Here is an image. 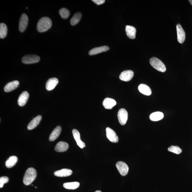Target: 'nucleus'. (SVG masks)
<instances>
[{"mask_svg":"<svg viewBox=\"0 0 192 192\" xmlns=\"http://www.w3.org/2000/svg\"><path fill=\"white\" fill-rule=\"evenodd\" d=\"M18 158L16 156H11L6 161L5 165L7 168H11L14 167L17 162Z\"/></svg>","mask_w":192,"mask_h":192,"instance_id":"b1692460","label":"nucleus"},{"mask_svg":"<svg viewBox=\"0 0 192 192\" xmlns=\"http://www.w3.org/2000/svg\"><path fill=\"white\" fill-rule=\"evenodd\" d=\"M106 131L107 137L110 141L115 143L118 142L119 138L116 132L113 130L111 128L107 127Z\"/></svg>","mask_w":192,"mask_h":192,"instance_id":"6e6552de","label":"nucleus"},{"mask_svg":"<svg viewBox=\"0 0 192 192\" xmlns=\"http://www.w3.org/2000/svg\"><path fill=\"white\" fill-rule=\"evenodd\" d=\"M72 170L68 169H63L56 171L54 174L55 176L59 177H67L70 176L72 174Z\"/></svg>","mask_w":192,"mask_h":192,"instance_id":"4468645a","label":"nucleus"},{"mask_svg":"<svg viewBox=\"0 0 192 192\" xmlns=\"http://www.w3.org/2000/svg\"><path fill=\"white\" fill-rule=\"evenodd\" d=\"M7 27L3 23L0 24V38L3 39L6 36L7 34Z\"/></svg>","mask_w":192,"mask_h":192,"instance_id":"bb28decb","label":"nucleus"},{"mask_svg":"<svg viewBox=\"0 0 192 192\" xmlns=\"http://www.w3.org/2000/svg\"><path fill=\"white\" fill-rule=\"evenodd\" d=\"M36 176V171L34 168H28L26 171L23 178V183L26 186H29L35 179Z\"/></svg>","mask_w":192,"mask_h":192,"instance_id":"f03ea898","label":"nucleus"},{"mask_svg":"<svg viewBox=\"0 0 192 192\" xmlns=\"http://www.w3.org/2000/svg\"><path fill=\"white\" fill-rule=\"evenodd\" d=\"M116 167L120 174L125 176L128 174L129 168L126 164L123 161H119L116 164Z\"/></svg>","mask_w":192,"mask_h":192,"instance_id":"39448f33","label":"nucleus"},{"mask_svg":"<svg viewBox=\"0 0 192 192\" xmlns=\"http://www.w3.org/2000/svg\"><path fill=\"white\" fill-rule=\"evenodd\" d=\"M69 148V144L67 143L60 141L56 144L55 149L56 151L59 152H63L66 151Z\"/></svg>","mask_w":192,"mask_h":192,"instance_id":"aec40b11","label":"nucleus"},{"mask_svg":"<svg viewBox=\"0 0 192 192\" xmlns=\"http://www.w3.org/2000/svg\"><path fill=\"white\" fill-rule=\"evenodd\" d=\"M176 27L177 41L180 44L183 43L186 39V33L180 24H177Z\"/></svg>","mask_w":192,"mask_h":192,"instance_id":"1a4fd4ad","label":"nucleus"},{"mask_svg":"<svg viewBox=\"0 0 192 192\" xmlns=\"http://www.w3.org/2000/svg\"><path fill=\"white\" fill-rule=\"evenodd\" d=\"M61 132V127L60 126H57L51 133L49 137V140L51 142L54 141L59 137Z\"/></svg>","mask_w":192,"mask_h":192,"instance_id":"412c9836","label":"nucleus"},{"mask_svg":"<svg viewBox=\"0 0 192 192\" xmlns=\"http://www.w3.org/2000/svg\"><path fill=\"white\" fill-rule=\"evenodd\" d=\"M139 92L144 95L149 96L152 94L151 89L146 84H141L138 87Z\"/></svg>","mask_w":192,"mask_h":192,"instance_id":"4be33fe9","label":"nucleus"},{"mask_svg":"<svg viewBox=\"0 0 192 192\" xmlns=\"http://www.w3.org/2000/svg\"><path fill=\"white\" fill-rule=\"evenodd\" d=\"M95 192H102V191L100 190H97V191H96Z\"/></svg>","mask_w":192,"mask_h":192,"instance_id":"473e14b6","label":"nucleus"},{"mask_svg":"<svg viewBox=\"0 0 192 192\" xmlns=\"http://www.w3.org/2000/svg\"><path fill=\"white\" fill-rule=\"evenodd\" d=\"M168 150L169 151L177 154L181 153L182 152V149L177 146H171L169 147Z\"/></svg>","mask_w":192,"mask_h":192,"instance_id":"c85d7f7f","label":"nucleus"},{"mask_svg":"<svg viewBox=\"0 0 192 192\" xmlns=\"http://www.w3.org/2000/svg\"><path fill=\"white\" fill-rule=\"evenodd\" d=\"M189 2L190 3L191 5L192 6V0H189Z\"/></svg>","mask_w":192,"mask_h":192,"instance_id":"2f4dec72","label":"nucleus"},{"mask_svg":"<svg viewBox=\"0 0 192 192\" xmlns=\"http://www.w3.org/2000/svg\"><path fill=\"white\" fill-rule=\"evenodd\" d=\"M125 31L129 38L132 39L135 38L136 30L135 27L127 25L126 27Z\"/></svg>","mask_w":192,"mask_h":192,"instance_id":"f3484780","label":"nucleus"},{"mask_svg":"<svg viewBox=\"0 0 192 192\" xmlns=\"http://www.w3.org/2000/svg\"><path fill=\"white\" fill-rule=\"evenodd\" d=\"M9 180L8 177L5 176L1 177L0 178V188H3L4 184L8 183Z\"/></svg>","mask_w":192,"mask_h":192,"instance_id":"c756f323","label":"nucleus"},{"mask_svg":"<svg viewBox=\"0 0 192 192\" xmlns=\"http://www.w3.org/2000/svg\"><path fill=\"white\" fill-rule=\"evenodd\" d=\"M109 47L104 46L94 48L89 51V54L92 56L98 54L102 52H106L109 50Z\"/></svg>","mask_w":192,"mask_h":192,"instance_id":"ddd939ff","label":"nucleus"},{"mask_svg":"<svg viewBox=\"0 0 192 192\" xmlns=\"http://www.w3.org/2000/svg\"><path fill=\"white\" fill-rule=\"evenodd\" d=\"M163 114L161 112H153L149 116L150 120L153 121H157L162 119L164 118Z\"/></svg>","mask_w":192,"mask_h":192,"instance_id":"5701e85b","label":"nucleus"},{"mask_svg":"<svg viewBox=\"0 0 192 192\" xmlns=\"http://www.w3.org/2000/svg\"><path fill=\"white\" fill-rule=\"evenodd\" d=\"M128 114L125 109H121L118 111V116L119 123L121 125H125L128 119Z\"/></svg>","mask_w":192,"mask_h":192,"instance_id":"423d86ee","label":"nucleus"},{"mask_svg":"<svg viewBox=\"0 0 192 192\" xmlns=\"http://www.w3.org/2000/svg\"><path fill=\"white\" fill-rule=\"evenodd\" d=\"M29 94L27 91H24L19 96L18 101V104L20 106H23L27 103Z\"/></svg>","mask_w":192,"mask_h":192,"instance_id":"f8f14e48","label":"nucleus"},{"mask_svg":"<svg viewBox=\"0 0 192 192\" xmlns=\"http://www.w3.org/2000/svg\"><path fill=\"white\" fill-rule=\"evenodd\" d=\"M52 25V22L50 19L47 17H44L39 20L37 25V31L43 32L47 31Z\"/></svg>","mask_w":192,"mask_h":192,"instance_id":"f257e3e1","label":"nucleus"},{"mask_svg":"<svg viewBox=\"0 0 192 192\" xmlns=\"http://www.w3.org/2000/svg\"><path fill=\"white\" fill-rule=\"evenodd\" d=\"M151 66L158 71L165 72L166 71V68L163 63L158 58L153 57L151 58L149 61Z\"/></svg>","mask_w":192,"mask_h":192,"instance_id":"7ed1b4c3","label":"nucleus"},{"mask_svg":"<svg viewBox=\"0 0 192 192\" xmlns=\"http://www.w3.org/2000/svg\"><path fill=\"white\" fill-rule=\"evenodd\" d=\"M28 23V18L25 14H23L20 19L19 29L21 32H24L26 29Z\"/></svg>","mask_w":192,"mask_h":192,"instance_id":"0eeeda50","label":"nucleus"},{"mask_svg":"<svg viewBox=\"0 0 192 192\" xmlns=\"http://www.w3.org/2000/svg\"><path fill=\"white\" fill-rule=\"evenodd\" d=\"M19 81H15L10 82L6 84L4 86V90L6 92H11L15 90L19 85Z\"/></svg>","mask_w":192,"mask_h":192,"instance_id":"a211bd4d","label":"nucleus"},{"mask_svg":"<svg viewBox=\"0 0 192 192\" xmlns=\"http://www.w3.org/2000/svg\"><path fill=\"white\" fill-rule=\"evenodd\" d=\"M64 188L67 189L75 190L78 188L80 183L78 182H66L63 185Z\"/></svg>","mask_w":192,"mask_h":192,"instance_id":"393cba45","label":"nucleus"},{"mask_svg":"<svg viewBox=\"0 0 192 192\" xmlns=\"http://www.w3.org/2000/svg\"><path fill=\"white\" fill-rule=\"evenodd\" d=\"M81 16L82 15L80 12H77L75 14L70 20L71 25L74 26L78 24L81 19Z\"/></svg>","mask_w":192,"mask_h":192,"instance_id":"a878e982","label":"nucleus"},{"mask_svg":"<svg viewBox=\"0 0 192 192\" xmlns=\"http://www.w3.org/2000/svg\"><path fill=\"white\" fill-rule=\"evenodd\" d=\"M58 83V80L57 78H52L49 79L46 82V88L48 91L53 90Z\"/></svg>","mask_w":192,"mask_h":192,"instance_id":"dca6fc26","label":"nucleus"},{"mask_svg":"<svg viewBox=\"0 0 192 192\" xmlns=\"http://www.w3.org/2000/svg\"><path fill=\"white\" fill-rule=\"evenodd\" d=\"M92 1L98 5L102 4L105 2V0H92Z\"/></svg>","mask_w":192,"mask_h":192,"instance_id":"7c9ffc66","label":"nucleus"},{"mask_svg":"<svg viewBox=\"0 0 192 192\" xmlns=\"http://www.w3.org/2000/svg\"><path fill=\"white\" fill-rule=\"evenodd\" d=\"M40 57L39 56L35 55H28L23 56L22 58V62L24 64H34L39 62Z\"/></svg>","mask_w":192,"mask_h":192,"instance_id":"20e7f679","label":"nucleus"},{"mask_svg":"<svg viewBox=\"0 0 192 192\" xmlns=\"http://www.w3.org/2000/svg\"><path fill=\"white\" fill-rule=\"evenodd\" d=\"M72 133L78 146L82 149L85 147H86V144L84 142L81 141V139L80 133H79L78 131L74 129L72 130Z\"/></svg>","mask_w":192,"mask_h":192,"instance_id":"9b49d317","label":"nucleus"},{"mask_svg":"<svg viewBox=\"0 0 192 192\" xmlns=\"http://www.w3.org/2000/svg\"><path fill=\"white\" fill-rule=\"evenodd\" d=\"M116 104V101L112 98H105L103 102L102 105L107 109H111Z\"/></svg>","mask_w":192,"mask_h":192,"instance_id":"2eb2a0df","label":"nucleus"},{"mask_svg":"<svg viewBox=\"0 0 192 192\" xmlns=\"http://www.w3.org/2000/svg\"><path fill=\"white\" fill-rule=\"evenodd\" d=\"M134 76V72L131 70H126L122 72L119 76L120 80L128 81L131 79Z\"/></svg>","mask_w":192,"mask_h":192,"instance_id":"9d476101","label":"nucleus"},{"mask_svg":"<svg viewBox=\"0 0 192 192\" xmlns=\"http://www.w3.org/2000/svg\"><path fill=\"white\" fill-rule=\"evenodd\" d=\"M42 116L41 115L37 116L33 119L28 125V130H30L35 128L39 125Z\"/></svg>","mask_w":192,"mask_h":192,"instance_id":"6ab92c4d","label":"nucleus"},{"mask_svg":"<svg viewBox=\"0 0 192 192\" xmlns=\"http://www.w3.org/2000/svg\"><path fill=\"white\" fill-rule=\"evenodd\" d=\"M60 15L63 19H66L69 17L70 12L68 9L65 8H62L59 11Z\"/></svg>","mask_w":192,"mask_h":192,"instance_id":"cd10ccee","label":"nucleus"}]
</instances>
